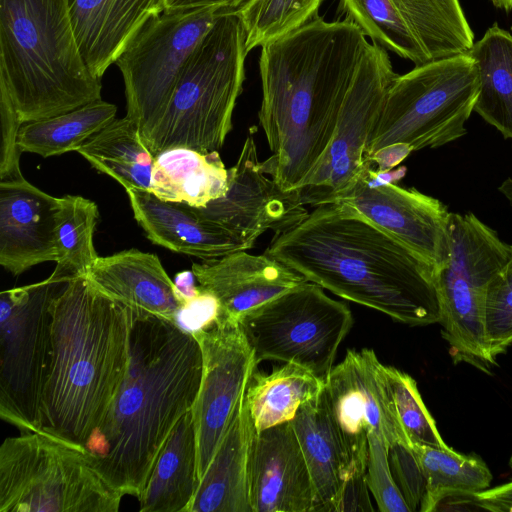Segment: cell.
<instances>
[{"mask_svg":"<svg viewBox=\"0 0 512 512\" xmlns=\"http://www.w3.org/2000/svg\"><path fill=\"white\" fill-rule=\"evenodd\" d=\"M369 43L350 19L317 15L260 47L259 122L272 152L260 164L284 190L298 189L329 146Z\"/></svg>","mask_w":512,"mask_h":512,"instance_id":"obj_1","label":"cell"},{"mask_svg":"<svg viewBox=\"0 0 512 512\" xmlns=\"http://www.w3.org/2000/svg\"><path fill=\"white\" fill-rule=\"evenodd\" d=\"M333 294L409 326L439 323L436 269L349 205L316 206L265 251Z\"/></svg>","mask_w":512,"mask_h":512,"instance_id":"obj_2","label":"cell"},{"mask_svg":"<svg viewBox=\"0 0 512 512\" xmlns=\"http://www.w3.org/2000/svg\"><path fill=\"white\" fill-rule=\"evenodd\" d=\"M130 315L125 378L85 449L113 488L138 498L171 431L193 408L202 354L195 337L173 322L131 309Z\"/></svg>","mask_w":512,"mask_h":512,"instance_id":"obj_3","label":"cell"},{"mask_svg":"<svg viewBox=\"0 0 512 512\" xmlns=\"http://www.w3.org/2000/svg\"><path fill=\"white\" fill-rule=\"evenodd\" d=\"M51 315L40 431L85 448L128 369L130 309L79 276L54 298Z\"/></svg>","mask_w":512,"mask_h":512,"instance_id":"obj_4","label":"cell"},{"mask_svg":"<svg viewBox=\"0 0 512 512\" xmlns=\"http://www.w3.org/2000/svg\"><path fill=\"white\" fill-rule=\"evenodd\" d=\"M0 84L24 123L101 99L81 54L69 0H0Z\"/></svg>","mask_w":512,"mask_h":512,"instance_id":"obj_5","label":"cell"},{"mask_svg":"<svg viewBox=\"0 0 512 512\" xmlns=\"http://www.w3.org/2000/svg\"><path fill=\"white\" fill-rule=\"evenodd\" d=\"M246 32L240 12H224L186 60L148 149L219 151L245 80Z\"/></svg>","mask_w":512,"mask_h":512,"instance_id":"obj_6","label":"cell"},{"mask_svg":"<svg viewBox=\"0 0 512 512\" xmlns=\"http://www.w3.org/2000/svg\"><path fill=\"white\" fill-rule=\"evenodd\" d=\"M123 496L82 446L37 431L0 447V512H117Z\"/></svg>","mask_w":512,"mask_h":512,"instance_id":"obj_7","label":"cell"},{"mask_svg":"<svg viewBox=\"0 0 512 512\" xmlns=\"http://www.w3.org/2000/svg\"><path fill=\"white\" fill-rule=\"evenodd\" d=\"M479 92L478 71L467 53L415 66L397 75L386 93L366 149V160L392 144L412 151L437 148L467 132Z\"/></svg>","mask_w":512,"mask_h":512,"instance_id":"obj_8","label":"cell"},{"mask_svg":"<svg viewBox=\"0 0 512 512\" xmlns=\"http://www.w3.org/2000/svg\"><path fill=\"white\" fill-rule=\"evenodd\" d=\"M512 245L473 213L450 214L448 254L436 270L443 338L455 363L466 362L490 373L485 337V295Z\"/></svg>","mask_w":512,"mask_h":512,"instance_id":"obj_9","label":"cell"},{"mask_svg":"<svg viewBox=\"0 0 512 512\" xmlns=\"http://www.w3.org/2000/svg\"><path fill=\"white\" fill-rule=\"evenodd\" d=\"M68 282L50 275L0 294V417L20 433L41 430L51 305Z\"/></svg>","mask_w":512,"mask_h":512,"instance_id":"obj_10","label":"cell"},{"mask_svg":"<svg viewBox=\"0 0 512 512\" xmlns=\"http://www.w3.org/2000/svg\"><path fill=\"white\" fill-rule=\"evenodd\" d=\"M353 322L347 304L308 281L250 310L238 324L258 363H293L325 381Z\"/></svg>","mask_w":512,"mask_h":512,"instance_id":"obj_11","label":"cell"},{"mask_svg":"<svg viewBox=\"0 0 512 512\" xmlns=\"http://www.w3.org/2000/svg\"><path fill=\"white\" fill-rule=\"evenodd\" d=\"M226 11L194 9L150 18L117 58L123 76L126 116L148 147L166 112L189 55Z\"/></svg>","mask_w":512,"mask_h":512,"instance_id":"obj_12","label":"cell"},{"mask_svg":"<svg viewBox=\"0 0 512 512\" xmlns=\"http://www.w3.org/2000/svg\"><path fill=\"white\" fill-rule=\"evenodd\" d=\"M397 75L387 50L369 43L346 94L331 142L298 188L305 205L336 202L356 183L368 164L367 145L388 88Z\"/></svg>","mask_w":512,"mask_h":512,"instance_id":"obj_13","label":"cell"},{"mask_svg":"<svg viewBox=\"0 0 512 512\" xmlns=\"http://www.w3.org/2000/svg\"><path fill=\"white\" fill-rule=\"evenodd\" d=\"M324 394L355 470L366 472L369 434L389 447L412 446L399 422L385 365L373 349L348 350L325 379Z\"/></svg>","mask_w":512,"mask_h":512,"instance_id":"obj_14","label":"cell"},{"mask_svg":"<svg viewBox=\"0 0 512 512\" xmlns=\"http://www.w3.org/2000/svg\"><path fill=\"white\" fill-rule=\"evenodd\" d=\"M202 354V378L191 409L197 474L204 476L258 364L239 324L216 321L193 335Z\"/></svg>","mask_w":512,"mask_h":512,"instance_id":"obj_15","label":"cell"},{"mask_svg":"<svg viewBox=\"0 0 512 512\" xmlns=\"http://www.w3.org/2000/svg\"><path fill=\"white\" fill-rule=\"evenodd\" d=\"M228 173L226 193L197 209L205 218L234 233L248 249L266 231L286 232L308 216L298 189L284 190L263 172L253 129Z\"/></svg>","mask_w":512,"mask_h":512,"instance_id":"obj_16","label":"cell"},{"mask_svg":"<svg viewBox=\"0 0 512 512\" xmlns=\"http://www.w3.org/2000/svg\"><path fill=\"white\" fill-rule=\"evenodd\" d=\"M342 202L400 241L436 270L448 254L450 214L440 200L415 188L373 184L361 174Z\"/></svg>","mask_w":512,"mask_h":512,"instance_id":"obj_17","label":"cell"},{"mask_svg":"<svg viewBox=\"0 0 512 512\" xmlns=\"http://www.w3.org/2000/svg\"><path fill=\"white\" fill-rule=\"evenodd\" d=\"M249 500L252 512H314L311 475L290 422L255 433Z\"/></svg>","mask_w":512,"mask_h":512,"instance_id":"obj_18","label":"cell"},{"mask_svg":"<svg viewBox=\"0 0 512 512\" xmlns=\"http://www.w3.org/2000/svg\"><path fill=\"white\" fill-rule=\"evenodd\" d=\"M191 270L199 286L217 298V321L235 324L250 310L308 282L301 273L267 253L252 255L246 250L193 263Z\"/></svg>","mask_w":512,"mask_h":512,"instance_id":"obj_19","label":"cell"},{"mask_svg":"<svg viewBox=\"0 0 512 512\" xmlns=\"http://www.w3.org/2000/svg\"><path fill=\"white\" fill-rule=\"evenodd\" d=\"M58 198L23 175L0 180V264L14 276L56 262Z\"/></svg>","mask_w":512,"mask_h":512,"instance_id":"obj_20","label":"cell"},{"mask_svg":"<svg viewBox=\"0 0 512 512\" xmlns=\"http://www.w3.org/2000/svg\"><path fill=\"white\" fill-rule=\"evenodd\" d=\"M126 192L135 220L156 245L202 261L248 250L234 233L205 218L196 207L161 200L149 191Z\"/></svg>","mask_w":512,"mask_h":512,"instance_id":"obj_21","label":"cell"},{"mask_svg":"<svg viewBox=\"0 0 512 512\" xmlns=\"http://www.w3.org/2000/svg\"><path fill=\"white\" fill-rule=\"evenodd\" d=\"M164 0H69L75 36L90 72L101 79Z\"/></svg>","mask_w":512,"mask_h":512,"instance_id":"obj_22","label":"cell"},{"mask_svg":"<svg viewBox=\"0 0 512 512\" xmlns=\"http://www.w3.org/2000/svg\"><path fill=\"white\" fill-rule=\"evenodd\" d=\"M86 278L98 291L134 312L174 321L181 303L157 255L137 249L98 257Z\"/></svg>","mask_w":512,"mask_h":512,"instance_id":"obj_23","label":"cell"},{"mask_svg":"<svg viewBox=\"0 0 512 512\" xmlns=\"http://www.w3.org/2000/svg\"><path fill=\"white\" fill-rule=\"evenodd\" d=\"M290 424L311 475L314 512L335 511L347 479L357 470L331 415L324 389L299 408Z\"/></svg>","mask_w":512,"mask_h":512,"instance_id":"obj_24","label":"cell"},{"mask_svg":"<svg viewBox=\"0 0 512 512\" xmlns=\"http://www.w3.org/2000/svg\"><path fill=\"white\" fill-rule=\"evenodd\" d=\"M255 433L244 394L187 512H252L249 468Z\"/></svg>","mask_w":512,"mask_h":512,"instance_id":"obj_25","label":"cell"},{"mask_svg":"<svg viewBox=\"0 0 512 512\" xmlns=\"http://www.w3.org/2000/svg\"><path fill=\"white\" fill-rule=\"evenodd\" d=\"M197 442L192 411L185 413L167 438L137 498L141 512H187L196 491Z\"/></svg>","mask_w":512,"mask_h":512,"instance_id":"obj_26","label":"cell"},{"mask_svg":"<svg viewBox=\"0 0 512 512\" xmlns=\"http://www.w3.org/2000/svg\"><path fill=\"white\" fill-rule=\"evenodd\" d=\"M228 182V169L218 151L171 148L154 158L150 192L164 201L204 208L226 193Z\"/></svg>","mask_w":512,"mask_h":512,"instance_id":"obj_27","label":"cell"},{"mask_svg":"<svg viewBox=\"0 0 512 512\" xmlns=\"http://www.w3.org/2000/svg\"><path fill=\"white\" fill-rule=\"evenodd\" d=\"M478 71L474 111L512 139V34L496 23L467 52Z\"/></svg>","mask_w":512,"mask_h":512,"instance_id":"obj_28","label":"cell"},{"mask_svg":"<svg viewBox=\"0 0 512 512\" xmlns=\"http://www.w3.org/2000/svg\"><path fill=\"white\" fill-rule=\"evenodd\" d=\"M77 152L92 167L104 173L125 190H151L155 156L145 145L134 122L127 116L114 119L91 136Z\"/></svg>","mask_w":512,"mask_h":512,"instance_id":"obj_29","label":"cell"},{"mask_svg":"<svg viewBox=\"0 0 512 512\" xmlns=\"http://www.w3.org/2000/svg\"><path fill=\"white\" fill-rule=\"evenodd\" d=\"M323 389L324 380L293 363H284L270 373L254 372L245 400L256 432L290 422L299 408Z\"/></svg>","mask_w":512,"mask_h":512,"instance_id":"obj_30","label":"cell"},{"mask_svg":"<svg viewBox=\"0 0 512 512\" xmlns=\"http://www.w3.org/2000/svg\"><path fill=\"white\" fill-rule=\"evenodd\" d=\"M425 481L421 512H432L449 497L469 499L490 487L492 473L477 455H465L449 446L413 445Z\"/></svg>","mask_w":512,"mask_h":512,"instance_id":"obj_31","label":"cell"},{"mask_svg":"<svg viewBox=\"0 0 512 512\" xmlns=\"http://www.w3.org/2000/svg\"><path fill=\"white\" fill-rule=\"evenodd\" d=\"M429 62L467 53L474 33L459 0H393Z\"/></svg>","mask_w":512,"mask_h":512,"instance_id":"obj_32","label":"cell"},{"mask_svg":"<svg viewBox=\"0 0 512 512\" xmlns=\"http://www.w3.org/2000/svg\"><path fill=\"white\" fill-rule=\"evenodd\" d=\"M114 104L102 99L66 113L22 124L18 133L21 152L44 158L77 151L116 116Z\"/></svg>","mask_w":512,"mask_h":512,"instance_id":"obj_33","label":"cell"},{"mask_svg":"<svg viewBox=\"0 0 512 512\" xmlns=\"http://www.w3.org/2000/svg\"><path fill=\"white\" fill-rule=\"evenodd\" d=\"M97 205L82 196L58 198L56 213V267L51 275L73 279L87 275L99 257L93 243Z\"/></svg>","mask_w":512,"mask_h":512,"instance_id":"obj_34","label":"cell"},{"mask_svg":"<svg viewBox=\"0 0 512 512\" xmlns=\"http://www.w3.org/2000/svg\"><path fill=\"white\" fill-rule=\"evenodd\" d=\"M342 9L366 37L415 66L429 60L393 0H341Z\"/></svg>","mask_w":512,"mask_h":512,"instance_id":"obj_35","label":"cell"},{"mask_svg":"<svg viewBox=\"0 0 512 512\" xmlns=\"http://www.w3.org/2000/svg\"><path fill=\"white\" fill-rule=\"evenodd\" d=\"M323 0H251L240 11L249 53L306 24Z\"/></svg>","mask_w":512,"mask_h":512,"instance_id":"obj_36","label":"cell"},{"mask_svg":"<svg viewBox=\"0 0 512 512\" xmlns=\"http://www.w3.org/2000/svg\"><path fill=\"white\" fill-rule=\"evenodd\" d=\"M399 422L411 445L447 447L428 411L416 381L406 372L385 365Z\"/></svg>","mask_w":512,"mask_h":512,"instance_id":"obj_37","label":"cell"},{"mask_svg":"<svg viewBox=\"0 0 512 512\" xmlns=\"http://www.w3.org/2000/svg\"><path fill=\"white\" fill-rule=\"evenodd\" d=\"M485 337L488 356L495 365L496 358L512 345V247L508 259L487 286Z\"/></svg>","mask_w":512,"mask_h":512,"instance_id":"obj_38","label":"cell"},{"mask_svg":"<svg viewBox=\"0 0 512 512\" xmlns=\"http://www.w3.org/2000/svg\"><path fill=\"white\" fill-rule=\"evenodd\" d=\"M389 446L375 434L368 435L365 479L382 512H411L394 481L388 459Z\"/></svg>","mask_w":512,"mask_h":512,"instance_id":"obj_39","label":"cell"},{"mask_svg":"<svg viewBox=\"0 0 512 512\" xmlns=\"http://www.w3.org/2000/svg\"><path fill=\"white\" fill-rule=\"evenodd\" d=\"M388 459L394 481L413 512L420 507L425 481L412 446L400 443L390 446Z\"/></svg>","mask_w":512,"mask_h":512,"instance_id":"obj_40","label":"cell"},{"mask_svg":"<svg viewBox=\"0 0 512 512\" xmlns=\"http://www.w3.org/2000/svg\"><path fill=\"white\" fill-rule=\"evenodd\" d=\"M0 180L21 176L19 159L22 153L18 146V133L23 124L3 84H0Z\"/></svg>","mask_w":512,"mask_h":512,"instance_id":"obj_41","label":"cell"},{"mask_svg":"<svg viewBox=\"0 0 512 512\" xmlns=\"http://www.w3.org/2000/svg\"><path fill=\"white\" fill-rule=\"evenodd\" d=\"M219 313L217 298L201 288L195 298L180 306L173 323L182 331L194 335L213 325L218 320Z\"/></svg>","mask_w":512,"mask_h":512,"instance_id":"obj_42","label":"cell"},{"mask_svg":"<svg viewBox=\"0 0 512 512\" xmlns=\"http://www.w3.org/2000/svg\"><path fill=\"white\" fill-rule=\"evenodd\" d=\"M365 473L353 472L347 479L335 511H373Z\"/></svg>","mask_w":512,"mask_h":512,"instance_id":"obj_43","label":"cell"},{"mask_svg":"<svg viewBox=\"0 0 512 512\" xmlns=\"http://www.w3.org/2000/svg\"><path fill=\"white\" fill-rule=\"evenodd\" d=\"M512 469V455L510 458ZM478 507L493 512H512V480L479 492L468 499Z\"/></svg>","mask_w":512,"mask_h":512,"instance_id":"obj_44","label":"cell"},{"mask_svg":"<svg viewBox=\"0 0 512 512\" xmlns=\"http://www.w3.org/2000/svg\"><path fill=\"white\" fill-rule=\"evenodd\" d=\"M251 0H164V11H186L194 9H216L240 12Z\"/></svg>","mask_w":512,"mask_h":512,"instance_id":"obj_45","label":"cell"},{"mask_svg":"<svg viewBox=\"0 0 512 512\" xmlns=\"http://www.w3.org/2000/svg\"><path fill=\"white\" fill-rule=\"evenodd\" d=\"M411 152L406 144H392L373 153L367 161L378 171H388L399 165Z\"/></svg>","mask_w":512,"mask_h":512,"instance_id":"obj_46","label":"cell"},{"mask_svg":"<svg viewBox=\"0 0 512 512\" xmlns=\"http://www.w3.org/2000/svg\"><path fill=\"white\" fill-rule=\"evenodd\" d=\"M196 277L192 270L179 272L173 280L175 295L182 304L195 298L200 292L201 287L195 284Z\"/></svg>","mask_w":512,"mask_h":512,"instance_id":"obj_47","label":"cell"},{"mask_svg":"<svg viewBox=\"0 0 512 512\" xmlns=\"http://www.w3.org/2000/svg\"><path fill=\"white\" fill-rule=\"evenodd\" d=\"M498 190L512 206V178L504 180L498 187Z\"/></svg>","mask_w":512,"mask_h":512,"instance_id":"obj_48","label":"cell"},{"mask_svg":"<svg viewBox=\"0 0 512 512\" xmlns=\"http://www.w3.org/2000/svg\"><path fill=\"white\" fill-rule=\"evenodd\" d=\"M490 1L497 8L504 9L507 12L512 9V0H490Z\"/></svg>","mask_w":512,"mask_h":512,"instance_id":"obj_49","label":"cell"}]
</instances>
